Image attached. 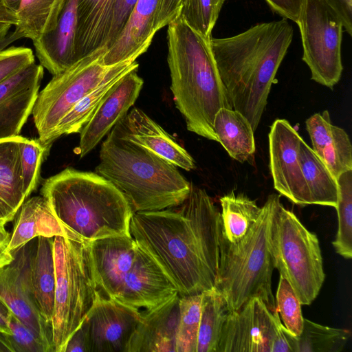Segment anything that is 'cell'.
Masks as SVG:
<instances>
[{"instance_id":"cell-40","label":"cell","mask_w":352,"mask_h":352,"mask_svg":"<svg viewBox=\"0 0 352 352\" xmlns=\"http://www.w3.org/2000/svg\"><path fill=\"white\" fill-rule=\"evenodd\" d=\"M10 334H7L12 352H52L46 344L10 312Z\"/></svg>"},{"instance_id":"cell-6","label":"cell","mask_w":352,"mask_h":352,"mask_svg":"<svg viewBox=\"0 0 352 352\" xmlns=\"http://www.w3.org/2000/svg\"><path fill=\"white\" fill-rule=\"evenodd\" d=\"M279 201L280 195L268 196L258 220L240 241L230 243L221 236L214 288L225 299L230 311L239 309L253 297L261 298L271 311L276 309L272 289L274 264L270 232Z\"/></svg>"},{"instance_id":"cell-42","label":"cell","mask_w":352,"mask_h":352,"mask_svg":"<svg viewBox=\"0 0 352 352\" xmlns=\"http://www.w3.org/2000/svg\"><path fill=\"white\" fill-rule=\"evenodd\" d=\"M137 1L138 0H116L107 49L122 34L133 13Z\"/></svg>"},{"instance_id":"cell-49","label":"cell","mask_w":352,"mask_h":352,"mask_svg":"<svg viewBox=\"0 0 352 352\" xmlns=\"http://www.w3.org/2000/svg\"><path fill=\"white\" fill-rule=\"evenodd\" d=\"M22 38H23L22 34L16 29L11 32H8L4 38L0 40V52L7 48L12 43Z\"/></svg>"},{"instance_id":"cell-1","label":"cell","mask_w":352,"mask_h":352,"mask_svg":"<svg viewBox=\"0 0 352 352\" xmlns=\"http://www.w3.org/2000/svg\"><path fill=\"white\" fill-rule=\"evenodd\" d=\"M129 232L174 283L179 296L214 287L221 214L204 189L191 184L188 197L178 206L134 212Z\"/></svg>"},{"instance_id":"cell-7","label":"cell","mask_w":352,"mask_h":352,"mask_svg":"<svg viewBox=\"0 0 352 352\" xmlns=\"http://www.w3.org/2000/svg\"><path fill=\"white\" fill-rule=\"evenodd\" d=\"M56 272L52 340L55 352H64L70 337L81 325L98 295L87 243L54 236Z\"/></svg>"},{"instance_id":"cell-27","label":"cell","mask_w":352,"mask_h":352,"mask_svg":"<svg viewBox=\"0 0 352 352\" xmlns=\"http://www.w3.org/2000/svg\"><path fill=\"white\" fill-rule=\"evenodd\" d=\"M135 61H124L113 65L102 82L78 101L59 121L51 138L53 143L63 135L80 133L91 119L111 87L130 71L138 69Z\"/></svg>"},{"instance_id":"cell-28","label":"cell","mask_w":352,"mask_h":352,"mask_svg":"<svg viewBox=\"0 0 352 352\" xmlns=\"http://www.w3.org/2000/svg\"><path fill=\"white\" fill-rule=\"evenodd\" d=\"M23 136L0 140V209L8 221L27 199L23 187L20 143Z\"/></svg>"},{"instance_id":"cell-19","label":"cell","mask_w":352,"mask_h":352,"mask_svg":"<svg viewBox=\"0 0 352 352\" xmlns=\"http://www.w3.org/2000/svg\"><path fill=\"white\" fill-rule=\"evenodd\" d=\"M180 296L140 311L126 352H176Z\"/></svg>"},{"instance_id":"cell-4","label":"cell","mask_w":352,"mask_h":352,"mask_svg":"<svg viewBox=\"0 0 352 352\" xmlns=\"http://www.w3.org/2000/svg\"><path fill=\"white\" fill-rule=\"evenodd\" d=\"M123 118L102 142L95 173L122 193L133 213L181 205L190 193L191 184L175 165L131 140L125 133Z\"/></svg>"},{"instance_id":"cell-25","label":"cell","mask_w":352,"mask_h":352,"mask_svg":"<svg viewBox=\"0 0 352 352\" xmlns=\"http://www.w3.org/2000/svg\"><path fill=\"white\" fill-rule=\"evenodd\" d=\"M116 0H78L75 37L76 61L107 47Z\"/></svg>"},{"instance_id":"cell-5","label":"cell","mask_w":352,"mask_h":352,"mask_svg":"<svg viewBox=\"0 0 352 352\" xmlns=\"http://www.w3.org/2000/svg\"><path fill=\"white\" fill-rule=\"evenodd\" d=\"M40 193L56 217L85 242L131 236L133 213L129 202L96 173L67 168L46 179Z\"/></svg>"},{"instance_id":"cell-31","label":"cell","mask_w":352,"mask_h":352,"mask_svg":"<svg viewBox=\"0 0 352 352\" xmlns=\"http://www.w3.org/2000/svg\"><path fill=\"white\" fill-rule=\"evenodd\" d=\"M221 236L236 243L248 233L258 220L261 207L244 194L231 192L220 198Z\"/></svg>"},{"instance_id":"cell-32","label":"cell","mask_w":352,"mask_h":352,"mask_svg":"<svg viewBox=\"0 0 352 352\" xmlns=\"http://www.w3.org/2000/svg\"><path fill=\"white\" fill-rule=\"evenodd\" d=\"M291 352H340L349 338L348 330L324 326L304 318L301 333L292 334L282 324Z\"/></svg>"},{"instance_id":"cell-29","label":"cell","mask_w":352,"mask_h":352,"mask_svg":"<svg viewBox=\"0 0 352 352\" xmlns=\"http://www.w3.org/2000/svg\"><path fill=\"white\" fill-rule=\"evenodd\" d=\"M214 131L218 142L235 160L243 163L254 157V131L248 120L233 109L221 108L215 114Z\"/></svg>"},{"instance_id":"cell-47","label":"cell","mask_w":352,"mask_h":352,"mask_svg":"<svg viewBox=\"0 0 352 352\" xmlns=\"http://www.w3.org/2000/svg\"><path fill=\"white\" fill-rule=\"evenodd\" d=\"M11 234L6 226L0 228V268L9 265L14 258V252L9 250Z\"/></svg>"},{"instance_id":"cell-24","label":"cell","mask_w":352,"mask_h":352,"mask_svg":"<svg viewBox=\"0 0 352 352\" xmlns=\"http://www.w3.org/2000/svg\"><path fill=\"white\" fill-rule=\"evenodd\" d=\"M312 150L337 179L344 172L352 170V146L345 131L331 122L325 110L316 113L305 122Z\"/></svg>"},{"instance_id":"cell-17","label":"cell","mask_w":352,"mask_h":352,"mask_svg":"<svg viewBox=\"0 0 352 352\" xmlns=\"http://www.w3.org/2000/svg\"><path fill=\"white\" fill-rule=\"evenodd\" d=\"M44 76L35 63L0 84V140L19 135L32 114Z\"/></svg>"},{"instance_id":"cell-38","label":"cell","mask_w":352,"mask_h":352,"mask_svg":"<svg viewBox=\"0 0 352 352\" xmlns=\"http://www.w3.org/2000/svg\"><path fill=\"white\" fill-rule=\"evenodd\" d=\"M226 0H181L179 16L193 29L207 38L212 30Z\"/></svg>"},{"instance_id":"cell-53","label":"cell","mask_w":352,"mask_h":352,"mask_svg":"<svg viewBox=\"0 0 352 352\" xmlns=\"http://www.w3.org/2000/svg\"><path fill=\"white\" fill-rule=\"evenodd\" d=\"M8 222L7 217L0 209V228L6 226Z\"/></svg>"},{"instance_id":"cell-9","label":"cell","mask_w":352,"mask_h":352,"mask_svg":"<svg viewBox=\"0 0 352 352\" xmlns=\"http://www.w3.org/2000/svg\"><path fill=\"white\" fill-rule=\"evenodd\" d=\"M107 47L82 58L53 76L38 92L32 109L38 139L51 148V138L60 119L84 96L96 87L113 66L104 64Z\"/></svg>"},{"instance_id":"cell-36","label":"cell","mask_w":352,"mask_h":352,"mask_svg":"<svg viewBox=\"0 0 352 352\" xmlns=\"http://www.w3.org/2000/svg\"><path fill=\"white\" fill-rule=\"evenodd\" d=\"M201 294L180 296L176 352H197Z\"/></svg>"},{"instance_id":"cell-37","label":"cell","mask_w":352,"mask_h":352,"mask_svg":"<svg viewBox=\"0 0 352 352\" xmlns=\"http://www.w3.org/2000/svg\"><path fill=\"white\" fill-rule=\"evenodd\" d=\"M50 148L38 138L23 137L20 143L21 168L23 187L28 199L36 190L41 181V167L48 156Z\"/></svg>"},{"instance_id":"cell-14","label":"cell","mask_w":352,"mask_h":352,"mask_svg":"<svg viewBox=\"0 0 352 352\" xmlns=\"http://www.w3.org/2000/svg\"><path fill=\"white\" fill-rule=\"evenodd\" d=\"M140 318L139 309L98 294L82 323L89 352H126Z\"/></svg>"},{"instance_id":"cell-13","label":"cell","mask_w":352,"mask_h":352,"mask_svg":"<svg viewBox=\"0 0 352 352\" xmlns=\"http://www.w3.org/2000/svg\"><path fill=\"white\" fill-rule=\"evenodd\" d=\"M268 138L274 188L295 204L312 205L299 160L302 138L285 119L272 123Z\"/></svg>"},{"instance_id":"cell-44","label":"cell","mask_w":352,"mask_h":352,"mask_svg":"<svg viewBox=\"0 0 352 352\" xmlns=\"http://www.w3.org/2000/svg\"><path fill=\"white\" fill-rule=\"evenodd\" d=\"M270 8L283 19L297 23L304 0H265Z\"/></svg>"},{"instance_id":"cell-8","label":"cell","mask_w":352,"mask_h":352,"mask_svg":"<svg viewBox=\"0 0 352 352\" xmlns=\"http://www.w3.org/2000/svg\"><path fill=\"white\" fill-rule=\"evenodd\" d=\"M270 248L274 268L289 282L300 303L310 305L325 279L319 240L280 200L272 219Z\"/></svg>"},{"instance_id":"cell-41","label":"cell","mask_w":352,"mask_h":352,"mask_svg":"<svg viewBox=\"0 0 352 352\" xmlns=\"http://www.w3.org/2000/svg\"><path fill=\"white\" fill-rule=\"evenodd\" d=\"M35 63L29 47L12 46L0 52V84Z\"/></svg>"},{"instance_id":"cell-43","label":"cell","mask_w":352,"mask_h":352,"mask_svg":"<svg viewBox=\"0 0 352 352\" xmlns=\"http://www.w3.org/2000/svg\"><path fill=\"white\" fill-rule=\"evenodd\" d=\"M180 10L181 0H160L154 27L156 32L175 19Z\"/></svg>"},{"instance_id":"cell-26","label":"cell","mask_w":352,"mask_h":352,"mask_svg":"<svg viewBox=\"0 0 352 352\" xmlns=\"http://www.w3.org/2000/svg\"><path fill=\"white\" fill-rule=\"evenodd\" d=\"M54 238L38 236L32 241L30 276L34 294L45 320L52 325L54 314L56 272Z\"/></svg>"},{"instance_id":"cell-51","label":"cell","mask_w":352,"mask_h":352,"mask_svg":"<svg viewBox=\"0 0 352 352\" xmlns=\"http://www.w3.org/2000/svg\"><path fill=\"white\" fill-rule=\"evenodd\" d=\"M22 0H1L4 7L16 15Z\"/></svg>"},{"instance_id":"cell-34","label":"cell","mask_w":352,"mask_h":352,"mask_svg":"<svg viewBox=\"0 0 352 352\" xmlns=\"http://www.w3.org/2000/svg\"><path fill=\"white\" fill-rule=\"evenodd\" d=\"M229 312L225 299L214 287L201 293L197 352H217Z\"/></svg>"},{"instance_id":"cell-16","label":"cell","mask_w":352,"mask_h":352,"mask_svg":"<svg viewBox=\"0 0 352 352\" xmlns=\"http://www.w3.org/2000/svg\"><path fill=\"white\" fill-rule=\"evenodd\" d=\"M137 70L130 71L111 87L81 129L78 146L80 157L92 151L135 104L144 83Z\"/></svg>"},{"instance_id":"cell-30","label":"cell","mask_w":352,"mask_h":352,"mask_svg":"<svg viewBox=\"0 0 352 352\" xmlns=\"http://www.w3.org/2000/svg\"><path fill=\"white\" fill-rule=\"evenodd\" d=\"M299 160L312 204L336 208L338 198L337 179L303 139L300 144Z\"/></svg>"},{"instance_id":"cell-20","label":"cell","mask_w":352,"mask_h":352,"mask_svg":"<svg viewBox=\"0 0 352 352\" xmlns=\"http://www.w3.org/2000/svg\"><path fill=\"white\" fill-rule=\"evenodd\" d=\"M14 219L8 248L11 252L38 236L54 238L60 236L87 243L56 217L47 200L41 195L28 197L17 211Z\"/></svg>"},{"instance_id":"cell-45","label":"cell","mask_w":352,"mask_h":352,"mask_svg":"<svg viewBox=\"0 0 352 352\" xmlns=\"http://www.w3.org/2000/svg\"><path fill=\"white\" fill-rule=\"evenodd\" d=\"M339 15L344 28L352 36V0H325Z\"/></svg>"},{"instance_id":"cell-35","label":"cell","mask_w":352,"mask_h":352,"mask_svg":"<svg viewBox=\"0 0 352 352\" xmlns=\"http://www.w3.org/2000/svg\"><path fill=\"white\" fill-rule=\"evenodd\" d=\"M338 186V231L332 244L336 252L346 259L352 257V170L337 179Z\"/></svg>"},{"instance_id":"cell-12","label":"cell","mask_w":352,"mask_h":352,"mask_svg":"<svg viewBox=\"0 0 352 352\" xmlns=\"http://www.w3.org/2000/svg\"><path fill=\"white\" fill-rule=\"evenodd\" d=\"M32 241L14 251L13 261L0 268V300L52 352H55L52 325L40 311L30 281Z\"/></svg>"},{"instance_id":"cell-10","label":"cell","mask_w":352,"mask_h":352,"mask_svg":"<svg viewBox=\"0 0 352 352\" xmlns=\"http://www.w3.org/2000/svg\"><path fill=\"white\" fill-rule=\"evenodd\" d=\"M296 23L302 41V60L311 71V78L333 89L343 70L344 27L339 15L325 0H304Z\"/></svg>"},{"instance_id":"cell-48","label":"cell","mask_w":352,"mask_h":352,"mask_svg":"<svg viewBox=\"0 0 352 352\" xmlns=\"http://www.w3.org/2000/svg\"><path fill=\"white\" fill-rule=\"evenodd\" d=\"M10 311L0 300V333L10 334L9 318Z\"/></svg>"},{"instance_id":"cell-46","label":"cell","mask_w":352,"mask_h":352,"mask_svg":"<svg viewBox=\"0 0 352 352\" xmlns=\"http://www.w3.org/2000/svg\"><path fill=\"white\" fill-rule=\"evenodd\" d=\"M64 352H89L88 336L83 324L69 339Z\"/></svg>"},{"instance_id":"cell-52","label":"cell","mask_w":352,"mask_h":352,"mask_svg":"<svg viewBox=\"0 0 352 352\" xmlns=\"http://www.w3.org/2000/svg\"><path fill=\"white\" fill-rule=\"evenodd\" d=\"M12 26L9 23H0V40L8 34Z\"/></svg>"},{"instance_id":"cell-39","label":"cell","mask_w":352,"mask_h":352,"mask_svg":"<svg viewBox=\"0 0 352 352\" xmlns=\"http://www.w3.org/2000/svg\"><path fill=\"white\" fill-rule=\"evenodd\" d=\"M301 305L289 282L280 275L276 294V308L283 325L295 336H300L303 327Z\"/></svg>"},{"instance_id":"cell-18","label":"cell","mask_w":352,"mask_h":352,"mask_svg":"<svg viewBox=\"0 0 352 352\" xmlns=\"http://www.w3.org/2000/svg\"><path fill=\"white\" fill-rule=\"evenodd\" d=\"M177 294L176 286L158 263L138 245L132 267L117 300L139 309H148Z\"/></svg>"},{"instance_id":"cell-21","label":"cell","mask_w":352,"mask_h":352,"mask_svg":"<svg viewBox=\"0 0 352 352\" xmlns=\"http://www.w3.org/2000/svg\"><path fill=\"white\" fill-rule=\"evenodd\" d=\"M159 3L160 0H138L122 34L103 56L105 65L135 61L148 50L156 34L154 27Z\"/></svg>"},{"instance_id":"cell-22","label":"cell","mask_w":352,"mask_h":352,"mask_svg":"<svg viewBox=\"0 0 352 352\" xmlns=\"http://www.w3.org/2000/svg\"><path fill=\"white\" fill-rule=\"evenodd\" d=\"M77 3L78 0H65L55 28L33 42L40 65L52 76L67 69L76 62Z\"/></svg>"},{"instance_id":"cell-33","label":"cell","mask_w":352,"mask_h":352,"mask_svg":"<svg viewBox=\"0 0 352 352\" xmlns=\"http://www.w3.org/2000/svg\"><path fill=\"white\" fill-rule=\"evenodd\" d=\"M65 0H22L16 13L15 29L36 41L56 27Z\"/></svg>"},{"instance_id":"cell-23","label":"cell","mask_w":352,"mask_h":352,"mask_svg":"<svg viewBox=\"0 0 352 352\" xmlns=\"http://www.w3.org/2000/svg\"><path fill=\"white\" fill-rule=\"evenodd\" d=\"M126 136L144 148L187 171L195 168L193 158L168 133L139 108L123 118Z\"/></svg>"},{"instance_id":"cell-11","label":"cell","mask_w":352,"mask_h":352,"mask_svg":"<svg viewBox=\"0 0 352 352\" xmlns=\"http://www.w3.org/2000/svg\"><path fill=\"white\" fill-rule=\"evenodd\" d=\"M281 325L277 309L271 311L261 298L253 297L229 312L217 352H271L283 336Z\"/></svg>"},{"instance_id":"cell-15","label":"cell","mask_w":352,"mask_h":352,"mask_svg":"<svg viewBox=\"0 0 352 352\" xmlns=\"http://www.w3.org/2000/svg\"><path fill=\"white\" fill-rule=\"evenodd\" d=\"M87 248L98 294L117 300L138 244L131 236H114L89 241Z\"/></svg>"},{"instance_id":"cell-3","label":"cell","mask_w":352,"mask_h":352,"mask_svg":"<svg viewBox=\"0 0 352 352\" xmlns=\"http://www.w3.org/2000/svg\"><path fill=\"white\" fill-rule=\"evenodd\" d=\"M167 26V61L175 106L188 131L218 142L213 129L215 114L232 107L212 51L211 38L179 15Z\"/></svg>"},{"instance_id":"cell-2","label":"cell","mask_w":352,"mask_h":352,"mask_svg":"<svg viewBox=\"0 0 352 352\" xmlns=\"http://www.w3.org/2000/svg\"><path fill=\"white\" fill-rule=\"evenodd\" d=\"M294 35L287 19L256 24L236 35L210 38L212 51L232 109L254 131L265 109L272 85Z\"/></svg>"},{"instance_id":"cell-50","label":"cell","mask_w":352,"mask_h":352,"mask_svg":"<svg viewBox=\"0 0 352 352\" xmlns=\"http://www.w3.org/2000/svg\"><path fill=\"white\" fill-rule=\"evenodd\" d=\"M0 23H6L15 25L16 23V15L6 9L0 0Z\"/></svg>"}]
</instances>
